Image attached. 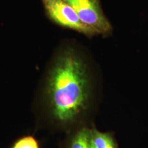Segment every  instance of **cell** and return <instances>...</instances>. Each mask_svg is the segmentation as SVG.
<instances>
[{
  "instance_id": "1",
  "label": "cell",
  "mask_w": 148,
  "mask_h": 148,
  "mask_svg": "<svg viewBox=\"0 0 148 148\" xmlns=\"http://www.w3.org/2000/svg\"><path fill=\"white\" fill-rule=\"evenodd\" d=\"M45 93L51 114L62 124L75 121L88 108L92 76L76 43L66 42L58 49L47 73Z\"/></svg>"
},
{
  "instance_id": "2",
  "label": "cell",
  "mask_w": 148,
  "mask_h": 148,
  "mask_svg": "<svg viewBox=\"0 0 148 148\" xmlns=\"http://www.w3.org/2000/svg\"><path fill=\"white\" fill-rule=\"evenodd\" d=\"M75 10L80 21L97 35L108 36L112 27L103 13L100 0H64Z\"/></svg>"
},
{
  "instance_id": "3",
  "label": "cell",
  "mask_w": 148,
  "mask_h": 148,
  "mask_svg": "<svg viewBox=\"0 0 148 148\" xmlns=\"http://www.w3.org/2000/svg\"><path fill=\"white\" fill-rule=\"evenodd\" d=\"M47 17L59 26L91 38L96 36L82 21L75 10L64 0H40Z\"/></svg>"
},
{
  "instance_id": "4",
  "label": "cell",
  "mask_w": 148,
  "mask_h": 148,
  "mask_svg": "<svg viewBox=\"0 0 148 148\" xmlns=\"http://www.w3.org/2000/svg\"><path fill=\"white\" fill-rule=\"evenodd\" d=\"M90 143L91 148H117L114 138L108 133L90 130Z\"/></svg>"
},
{
  "instance_id": "5",
  "label": "cell",
  "mask_w": 148,
  "mask_h": 148,
  "mask_svg": "<svg viewBox=\"0 0 148 148\" xmlns=\"http://www.w3.org/2000/svg\"><path fill=\"white\" fill-rule=\"evenodd\" d=\"M90 130L83 128L72 138L69 148H91L90 143Z\"/></svg>"
},
{
  "instance_id": "6",
  "label": "cell",
  "mask_w": 148,
  "mask_h": 148,
  "mask_svg": "<svg viewBox=\"0 0 148 148\" xmlns=\"http://www.w3.org/2000/svg\"><path fill=\"white\" fill-rule=\"evenodd\" d=\"M12 148H38V144L32 136H25L17 140Z\"/></svg>"
}]
</instances>
